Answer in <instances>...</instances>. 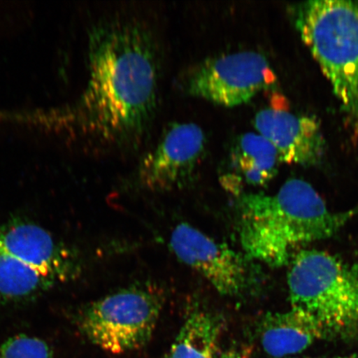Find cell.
<instances>
[{"label": "cell", "instance_id": "cell-14", "mask_svg": "<svg viewBox=\"0 0 358 358\" xmlns=\"http://www.w3.org/2000/svg\"><path fill=\"white\" fill-rule=\"evenodd\" d=\"M56 285L55 280L0 248V302L34 301Z\"/></svg>", "mask_w": 358, "mask_h": 358}, {"label": "cell", "instance_id": "cell-10", "mask_svg": "<svg viewBox=\"0 0 358 358\" xmlns=\"http://www.w3.org/2000/svg\"><path fill=\"white\" fill-rule=\"evenodd\" d=\"M258 134L270 141L281 162L312 166L325 153V140L317 120L275 108L259 110L254 118Z\"/></svg>", "mask_w": 358, "mask_h": 358}, {"label": "cell", "instance_id": "cell-1", "mask_svg": "<svg viewBox=\"0 0 358 358\" xmlns=\"http://www.w3.org/2000/svg\"><path fill=\"white\" fill-rule=\"evenodd\" d=\"M159 59L153 36L132 20H115L90 38L86 87L73 106L30 120L110 146L144 136L158 102Z\"/></svg>", "mask_w": 358, "mask_h": 358}, {"label": "cell", "instance_id": "cell-4", "mask_svg": "<svg viewBox=\"0 0 358 358\" xmlns=\"http://www.w3.org/2000/svg\"><path fill=\"white\" fill-rule=\"evenodd\" d=\"M291 307L308 313L330 338H358V266L320 250H301L288 273Z\"/></svg>", "mask_w": 358, "mask_h": 358}, {"label": "cell", "instance_id": "cell-2", "mask_svg": "<svg viewBox=\"0 0 358 358\" xmlns=\"http://www.w3.org/2000/svg\"><path fill=\"white\" fill-rule=\"evenodd\" d=\"M357 216L358 206L334 212L310 183L289 179L275 194L241 196V245L249 258L281 267L303 245L329 238Z\"/></svg>", "mask_w": 358, "mask_h": 358}, {"label": "cell", "instance_id": "cell-13", "mask_svg": "<svg viewBox=\"0 0 358 358\" xmlns=\"http://www.w3.org/2000/svg\"><path fill=\"white\" fill-rule=\"evenodd\" d=\"M232 166L240 179L253 186H265L278 171L281 162L271 143L257 133H246L236 140L231 152Z\"/></svg>", "mask_w": 358, "mask_h": 358}, {"label": "cell", "instance_id": "cell-11", "mask_svg": "<svg viewBox=\"0 0 358 358\" xmlns=\"http://www.w3.org/2000/svg\"><path fill=\"white\" fill-rule=\"evenodd\" d=\"M259 337L264 352L273 358L298 355L321 340L330 338L319 321L292 307L264 316Z\"/></svg>", "mask_w": 358, "mask_h": 358}, {"label": "cell", "instance_id": "cell-6", "mask_svg": "<svg viewBox=\"0 0 358 358\" xmlns=\"http://www.w3.org/2000/svg\"><path fill=\"white\" fill-rule=\"evenodd\" d=\"M275 80L267 58L258 52L240 51L200 62L186 79V92L214 104L235 107L248 103Z\"/></svg>", "mask_w": 358, "mask_h": 358}, {"label": "cell", "instance_id": "cell-15", "mask_svg": "<svg viewBox=\"0 0 358 358\" xmlns=\"http://www.w3.org/2000/svg\"><path fill=\"white\" fill-rule=\"evenodd\" d=\"M0 358H55L46 342L32 336L20 334L0 344Z\"/></svg>", "mask_w": 358, "mask_h": 358}, {"label": "cell", "instance_id": "cell-8", "mask_svg": "<svg viewBox=\"0 0 358 358\" xmlns=\"http://www.w3.org/2000/svg\"><path fill=\"white\" fill-rule=\"evenodd\" d=\"M205 134L199 125L182 122L170 125L154 149L142 160L140 178L152 191H169L192 181L203 160Z\"/></svg>", "mask_w": 358, "mask_h": 358}, {"label": "cell", "instance_id": "cell-3", "mask_svg": "<svg viewBox=\"0 0 358 358\" xmlns=\"http://www.w3.org/2000/svg\"><path fill=\"white\" fill-rule=\"evenodd\" d=\"M295 28L358 128V3L311 0L291 8Z\"/></svg>", "mask_w": 358, "mask_h": 358}, {"label": "cell", "instance_id": "cell-9", "mask_svg": "<svg viewBox=\"0 0 358 358\" xmlns=\"http://www.w3.org/2000/svg\"><path fill=\"white\" fill-rule=\"evenodd\" d=\"M0 248L57 284L75 279L80 271L77 254L32 222H0Z\"/></svg>", "mask_w": 358, "mask_h": 358}, {"label": "cell", "instance_id": "cell-7", "mask_svg": "<svg viewBox=\"0 0 358 358\" xmlns=\"http://www.w3.org/2000/svg\"><path fill=\"white\" fill-rule=\"evenodd\" d=\"M169 248L179 261L198 272L223 296H243L256 284L250 258L189 224L174 228Z\"/></svg>", "mask_w": 358, "mask_h": 358}, {"label": "cell", "instance_id": "cell-17", "mask_svg": "<svg viewBox=\"0 0 358 358\" xmlns=\"http://www.w3.org/2000/svg\"><path fill=\"white\" fill-rule=\"evenodd\" d=\"M338 358H358V355H352V356H349V357H338Z\"/></svg>", "mask_w": 358, "mask_h": 358}, {"label": "cell", "instance_id": "cell-5", "mask_svg": "<svg viewBox=\"0 0 358 358\" xmlns=\"http://www.w3.org/2000/svg\"><path fill=\"white\" fill-rule=\"evenodd\" d=\"M164 291L137 285L106 295L80 312L82 333L106 352L120 355L146 345L163 311Z\"/></svg>", "mask_w": 358, "mask_h": 358}, {"label": "cell", "instance_id": "cell-12", "mask_svg": "<svg viewBox=\"0 0 358 358\" xmlns=\"http://www.w3.org/2000/svg\"><path fill=\"white\" fill-rule=\"evenodd\" d=\"M224 329L225 320L218 313L192 311L165 358H217Z\"/></svg>", "mask_w": 358, "mask_h": 358}, {"label": "cell", "instance_id": "cell-16", "mask_svg": "<svg viewBox=\"0 0 358 358\" xmlns=\"http://www.w3.org/2000/svg\"><path fill=\"white\" fill-rule=\"evenodd\" d=\"M250 349L248 348H231L223 353L220 358H249Z\"/></svg>", "mask_w": 358, "mask_h": 358}]
</instances>
